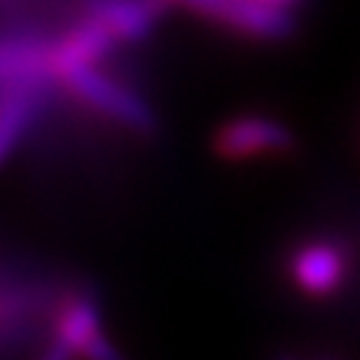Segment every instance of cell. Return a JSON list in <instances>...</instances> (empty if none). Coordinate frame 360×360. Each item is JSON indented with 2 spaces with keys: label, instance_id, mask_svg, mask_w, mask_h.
<instances>
[{
  "label": "cell",
  "instance_id": "cell-1",
  "mask_svg": "<svg viewBox=\"0 0 360 360\" xmlns=\"http://www.w3.org/2000/svg\"><path fill=\"white\" fill-rule=\"evenodd\" d=\"M63 82L84 105L103 111V115H108L111 120H117L120 127H127V129L139 132V135L156 132L153 108L144 103L135 90L115 82V78L105 75V72H99L96 66H90V70H78L72 75H66Z\"/></svg>",
  "mask_w": 360,
  "mask_h": 360
},
{
  "label": "cell",
  "instance_id": "cell-2",
  "mask_svg": "<svg viewBox=\"0 0 360 360\" xmlns=\"http://www.w3.org/2000/svg\"><path fill=\"white\" fill-rule=\"evenodd\" d=\"M172 4H180L207 18H219L229 27L255 39H285L295 30L291 6L267 4V0H172Z\"/></svg>",
  "mask_w": 360,
  "mask_h": 360
},
{
  "label": "cell",
  "instance_id": "cell-3",
  "mask_svg": "<svg viewBox=\"0 0 360 360\" xmlns=\"http://www.w3.org/2000/svg\"><path fill=\"white\" fill-rule=\"evenodd\" d=\"M295 144V135L283 120L267 115H240L222 123L213 135V150L225 160H250L262 153H285Z\"/></svg>",
  "mask_w": 360,
  "mask_h": 360
},
{
  "label": "cell",
  "instance_id": "cell-4",
  "mask_svg": "<svg viewBox=\"0 0 360 360\" xmlns=\"http://www.w3.org/2000/svg\"><path fill=\"white\" fill-rule=\"evenodd\" d=\"M54 340H60L84 360H127L120 348L105 336L94 297L66 300V307L58 315V324H54Z\"/></svg>",
  "mask_w": 360,
  "mask_h": 360
},
{
  "label": "cell",
  "instance_id": "cell-5",
  "mask_svg": "<svg viewBox=\"0 0 360 360\" xmlns=\"http://www.w3.org/2000/svg\"><path fill=\"white\" fill-rule=\"evenodd\" d=\"M348 258L333 243H307L291 255V279L303 295L328 297L342 285Z\"/></svg>",
  "mask_w": 360,
  "mask_h": 360
},
{
  "label": "cell",
  "instance_id": "cell-6",
  "mask_svg": "<svg viewBox=\"0 0 360 360\" xmlns=\"http://www.w3.org/2000/svg\"><path fill=\"white\" fill-rule=\"evenodd\" d=\"M51 45L37 37H9L0 45V82L4 84H42L51 87L58 78Z\"/></svg>",
  "mask_w": 360,
  "mask_h": 360
},
{
  "label": "cell",
  "instance_id": "cell-7",
  "mask_svg": "<svg viewBox=\"0 0 360 360\" xmlns=\"http://www.w3.org/2000/svg\"><path fill=\"white\" fill-rule=\"evenodd\" d=\"M111 45H115V33L87 15L82 25L72 27L66 37H60L51 45L54 72L63 82L66 75H72L78 70H90V66H96V60H103L111 51Z\"/></svg>",
  "mask_w": 360,
  "mask_h": 360
},
{
  "label": "cell",
  "instance_id": "cell-8",
  "mask_svg": "<svg viewBox=\"0 0 360 360\" xmlns=\"http://www.w3.org/2000/svg\"><path fill=\"white\" fill-rule=\"evenodd\" d=\"M87 15L105 25L115 39L139 42L150 37L165 0H84Z\"/></svg>",
  "mask_w": 360,
  "mask_h": 360
},
{
  "label": "cell",
  "instance_id": "cell-9",
  "mask_svg": "<svg viewBox=\"0 0 360 360\" xmlns=\"http://www.w3.org/2000/svg\"><path fill=\"white\" fill-rule=\"evenodd\" d=\"M42 84H4L0 99V156L9 160L45 105Z\"/></svg>",
  "mask_w": 360,
  "mask_h": 360
},
{
  "label": "cell",
  "instance_id": "cell-10",
  "mask_svg": "<svg viewBox=\"0 0 360 360\" xmlns=\"http://www.w3.org/2000/svg\"><path fill=\"white\" fill-rule=\"evenodd\" d=\"M72 357H75L72 348H66L60 340H51V345L45 348V352H42L37 360H72Z\"/></svg>",
  "mask_w": 360,
  "mask_h": 360
},
{
  "label": "cell",
  "instance_id": "cell-11",
  "mask_svg": "<svg viewBox=\"0 0 360 360\" xmlns=\"http://www.w3.org/2000/svg\"><path fill=\"white\" fill-rule=\"evenodd\" d=\"M267 4H279V6H295L297 0H267Z\"/></svg>",
  "mask_w": 360,
  "mask_h": 360
},
{
  "label": "cell",
  "instance_id": "cell-12",
  "mask_svg": "<svg viewBox=\"0 0 360 360\" xmlns=\"http://www.w3.org/2000/svg\"><path fill=\"white\" fill-rule=\"evenodd\" d=\"M276 360H300V357H297V354H279Z\"/></svg>",
  "mask_w": 360,
  "mask_h": 360
},
{
  "label": "cell",
  "instance_id": "cell-13",
  "mask_svg": "<svg viewBox=\"0 0 360 360\" xmlns=\"http://www.w3.org/2000/svg\"><path fill=\"white\" fill-rule=\"evenodd\" d=\"M321 360H336V357H321Z\"/></svg>",
  "mask_w": 360,
  "mask_h": 360
}]
</instances>
